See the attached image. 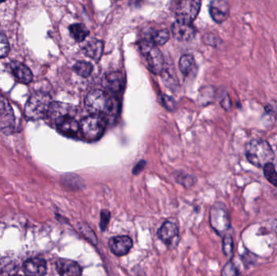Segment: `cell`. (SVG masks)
<instances>
[{
	"instance_id": "11",
	"label": "cell",
	"mask_w": 277,
	"mask_h": 276,
	"mask_svg": "<svg viewBox=\"0 0 277 276\" xmlns=\"http://www.w3.org/2000/svg\"><path fill=\"white\" fill-rule=\"evenodd\" d=\"M209 12L214 21L223 23L230 15V5L225 0H214L209 4Z\"/></svg>"
},
{
	"instance_id": "12",
	"label": "cell",
	"mask_w": 277,
	"mask_h": 276,
	"mask_svg": "<svg viewBox=\"0 0 277 276\" xmlns=\"http://www.w3.org/2000/svg\"><path fill=\"white\" fill-rule=\"evenodd\" d=\"M171 31H172L173 36L177 40L182 41H190L194 38L196 33V28L192 24H187L178 20L173 24Z\"/></svg>"
},
{
	"instance_id": "29",
	"label": "cell",
	"mask_w": 277,
	"mask_h": 276,
	"mask_svg": "<svg viewBox=\"0 0 277 276\" xmlns=\"http://www.w3.org/2000/svg\"><path fill=\"white\" fill-rule=\"evenodd\" d=\"M160 101L163 105L164 107L169 110H173L176 108V102L174 99L171 98L170 96L166 94H161L160 96Z\"/></svg>"
},
{
	"instance_id": "5",
	"label": "cell",
	"mask_w": 277,
	"mask_h": 276,
	"mask_svg": "<svg viewBox=\"0 0 277 276\" xmlns=\"http://www.w3.org/2000/svg\"><path fill=\"white\" fill-rule=\"evenodd\" d=\"M105 118L102 116L91 115L85 117L80 122L82 135L88 140H96L101 137L105 131Z\"/></svg>"
},
{
	"instance_id": "17",
	"label": "cell",
	"mask_w": 277,
	"mask_h": 276,
	"mask_svg": "<svg viewBox=\"0 0 277 276\" xmlns=\"http://www.w3.org/2000/svg\"><path fill=\"white\" fill-rule=\"evenodd\" d=\"M102 85L105 89L110 92H119L123 86V75L118 71L107 73L104 76Z\"/></svg>"
},
{
	"instance_id": "16",
	"label": "cell",
	"mask_w": 277,
	"mask_h": 276,
	"mask_svg": "<svg viewBox=\"0 0 277 276\" xmlns=\"http://www.w3.org/2000/svg\"><path fill=\"white\" fill-rule=\"evenodd\" d=\"M14 77L22 84H29L32 79V74L28 66L20 62L14 61L9 64Z\"/></svg>"
},
{
	"instance_id": "19",
	"label": "cell",
	"mask_w": 277,
	"mask_h": 276,
	"mask_svg": "<svg viewBox=\"0 0 277 276\" xmlns=\"http://www.w3.org/2000/svg\"><path fill=\"white\" fill-rule=\"evenodd\" d=\"M103 42L94 39L88 42L84 47V51L85 55L92 58L93 60L98 61L103 54Z\"/></svg>"
},
{
	"instance_id": "31",
	"label": "cell",
	"mask_w": 277,
	"mask_h": 276,
	"mask_svg": "<svg viewBox=\"0 0 277 276\" xmlns=\"http://www.w3.org/2000/svg\"><path fill=\"white\" fill-rule=\"evenodd\" d=\"M81 231L85 238L93 245L97 244V238L96 234L92 231V229L88 227V225H84L81 226Z\"/></svg>"
},
{
	"instance_id": "18",
	"label": "cell",
	"mask_w": 277,
	"mask_h": 276,
	"mask_svg": "<svg viewBox=\"0 0 277 276\" xmlns=\"http://www.w3.org/2000/svg\"><path fill=\"white\" fill-rule=\"evenodd\" d=\"M56 126L62 135L67 136H75L80 131V122H78L74 118H67Z\"/></svg>"
},
{
	"instance_id": "15",
	"label": "cell",
	"mask_w": 277,
	"mask_h": 276,
	"mask_svg": "<svg viewBox=\"0 0 277 276\" xmlns=\"http://www.w3.org/2000/svg\"><path fill=\"white\" fill-rule=\"evenodd\" d=\"M160 240L167 246H171L174 239L179 235V229L176 224L166 221L157 232Z\"/></svg>"
},
{
	"instance_id": "21",
	"label": "cell",
	"mask_w": 277,
	"mask_h": 276,
	"mask_svg": "<svg viewBox=\"0 0 277 276\" xmlns=\"http://www.w3.org/2000/svg\"><path fill=\"white\" fill-rule=\"evenodd\" d=\"M145 40L153 43V45H161L166 44L169 39H170V32L167 29H159V30H154L152 29L151 32L148 33V36L145 37Z\"/></svg>"
},
{
	"instance_id": "8",
	"label": "cell",
	"mask_w": 277,
	"mask_h": 276,
	"mask_svg": "<svg viewBox=\"0 0 277 276\" xmlns=\"http://www.w3.org/2000/svg\"><path fill=\"white\" fill-rule=\"evenodd\" d=\"M75 113L76 110L73 105L55 101L51 103L46 117H48L50 122L57 126L67 118H74Z\"/></svg>"
},
{
	"instance_id": "25",
	"label": "cell",
	"mask_w": 277,
	"mask_h": 276,
	"mask_svg": "<svg viewBox=\"0 0 277 276\" xmlns=\"http://www.w3.org/2000/svg\"><path fill=\"white\" fill-rule=\"evenodd\" d=\"M264 174L267 180L273 186H277V172L273 163H269L264 167Z\"/></svg>"
},
{
	"instance_id": "7",
	"label": "cell",
	"mask_w": 277,
	"mask_h": 276,
	"mask_svg": "<svg viewBox=\"0 0 277 276\" xmlns=\"http://www.w3.org/2000/svg\"><path fill=\"white\" fill-rule=\"evenodd\" d=\"M201 2L199 0H182L176 2L174 12L178 21L192 24L200 12Z\"/></svg>"
},
{
	"instance_id": "24",
	"label": "cell",
	"mask_w": 277,
	"mask_h": 276,
	"mask_svg": "<svg viewBox=\"0 0 277 276\" xmlns=\"http://www.w3.org/2000/svg\"><path fill=\"white\" fill-rule=\"evenodd\" d=\"M74 71L82 77H88L92 73V65L85 61H79L74 65Z\"/></svg>"
},
{
	"instance_id": "22",
	"label": "cell",
	"mask_w": 277,
	"mask_h": 276,
	"mask_svg": "<svg viewBox=\"0 0 277 276\" xmlns=\"http://www.w3.org/2000/svg\"><path fill=\"white\" fill-rule=\"evenodd\" d=\"M70 34L76 41H84L88 34V28L82 24H71L69 28Z\"/></svg>"
},
{
	"instance_id": "32",
	"label": "cell",
	"mask_w": 277,
	"mask_h": 276,
	"mask_svg": "<svg viewBox=\"0 0 277 276\" xmlns=\"http://www.w3.org/2000/svg\"><path fill=\"white\" fill-rule=\"evenodd\" d=\"M110 212L108 210H102L101 212V221H100V229L101 231L105 232L107 229L110 222Z\"/></svg>"
},
{
	"instance_id": "34",
	"label": "cell",
	"mask_w": 277,
	"mask_h": 276,
	"mask_svg": "<svg viewBox=\"0 0 277 276\" xmlns=\"http://www.w3.org/2000/svg\"><path fill=\"white\" fill-rule=\"evenodd\" d=\"M145 164H146V163H144V161H140V163H138L137 165H136V167L134 168L133 174H140V172L144 169Z\"/></svg>"
},
{
	"instance_id": "30",
	"label": "cell",
	"mask_w": 277,
	"mask_h": 276,
	"mask_svg": "<svg viewBox=\"0 0 277 276\" xmlns=\"http://www.w3.org/2000/svg\"><path fill=\"white\" fill-rule=\"evenodd\" d=\"M177 182L183 185L185 187H191L195 183V179L188 174H179L176 177Z\"/></svg>"
},
{
	"instance_id": "28",
	"label": "cell",
	"mask_w": 277,
	"mask_h": 276,
	"mask_svg": "<svg viewBox=\"0 0 277 276\" xmlns=\"http://www.w3.org/2000/svg\"><path fill=\"white\" fill-rule=\"evenodd\" d=\"M9 42L6 36L0 32V58L7 55L9 52Z\"/></svg>"
},
{
	"instance_id": "33",
	"label": "cell",
	"mask_w": 277,
	"mask_h": 276,
	"mask_svg": "<svg viewBox=\"0 0 277 276\" xmlns=\"http://www.w3.org/2000/svg\"><path fill=\"white\" fill-rule=\"evenodd\" d=\"M222 105L224 109H227V110L231 109V101H230V97L228 96L224 97L222 101Z\"/></svg>"
},
{
	"instance_id": "23",
	"label": "cell",
	"mask_w": 277,
	"mask_h": 276,
	"mask_svg": "<svg viewBox=\"0 0 277 276\" xmlns=\"http://www.w3.org/2000/svg\"><path fill=\"white\" fill-rule=\"evenodd\" d=\"M195 65H196L195 58L193 56L190 54L182 56L179 60V68L183 75H189L195 67Z\"/></svg>"
},
{
	"instance_id": "13",
	"label": "cell",
	"mask_w": 277,
	"mask_h": 276,
	"mask_svg": "<svg viewBox=\"0 0 277 276\" xmlns=\"http://www.w3.org/2000/svg\"><path fill=\"white\" fill-rule=\"evenodd\" d=\"M23 268L27 276H45L47 271L46 263L40 258L28 259L24 263Z\"/></svg>"
},
{
	"instance_id": "2",
	"label": "cell",
	"mask_w": 277,
	"mask_h": 276,
	"mask_svg": "<svg viewBox=\"0 0 277 276\" xmlns=\"http://www.w3.org/2000/svg\"><path fill=\"white\" fill-rule=\"evenodd\" d=\"M51 97L44 92H36L29 97L24 107V114L27 119L40 120L47 116L51 105Z\"/></svg>"
},
{
	"instance_id": "6",
	"label": "cell",
	"mask_w": 277,
	"mask_h": 276,
	"mask_svg": "<svg viewBox=\"0 0 277 276\" xmlns=\"http://www.w3.org/2000/svg\"><path fill=\"white\" fill-rule=\"evenodd\" d=\"M210 225L219 235H224L230 227V216L226 205L216 203L211 208L209 214Z\"/></svg>"
},
{
	"instance_id": "4",
	"label": "cell",
	"mask_w": 277,
	"mask_h": 276,
	"mask_svg": "<svg viewBox=\"0 0 277 276\" xmlns=\"http://www.w3.org/2000/svg\"><path fill=\"white\" fill-rule=\"evenodd\" d=\"M139 47L150 71L155 74L162 72L165 67V58L161 50L145 39L140 41Z\"/></svg>"
},
{
	"instance_id": "9",
	"label": "cell",
	"mask_w": 277,
	"mask_h": 276,
	"mask_svg": "<svg viewBox=\"0 0 277 276\" xmlns=\"http://www.w3.org/2000/svg\"><path fill=\"white\" fill-rule=\"evenodd\" d=\"M15 116L11 105L4 98L0 99V129L6 135L15 130Z\"/></svg>"
},
{
	"instance_id": "20",
	"label": "cell",
	"mask_w": 277,
	"mask_h": 276,
	"mask_svg": "<svg viewBox=\"0 0 277 276\" xmlns=\"http://www.w3.org/2000/svg\"><path fill=\"white\" fill-rule=\"evenodd\" d=\"M18 265L11 258L0 259V276H16Z\"/></svg>"
},
{
	"instance_id": "3",
	"label": "cell",
	"mask_w": 277,
	"mask_h": 276,
	"mask_svg": "<svg viewBox=\"0 0 277 276\" xmlns=\"http://www.w3.org/2000/svg\"><path fill=\"white\" fill-rule=\"evenodd\" d=\"M112 105L111 98L104 91H91L85 97V106L92 115L107 114L111 110Z\"/></svg>"
},
{
	"instance_id": "10",
	"label": "cell",
	"mask_w": 277,
	"mask_h": 276,
	"mask_svg": "<svg viewBox=\"0 0 277 276\" xmlns=\"http://www.w3.org/2000/svg\"><path fill=\"white\" fill-rule=\"evenodd\" d=\"M133 246L131 238L127 236H117L110 238L109 241V247L110 251L116 256H123L129 253Z\"/></svg>"
},
{
	"instance_id": "26",
	"label": "cell",
	"mask_w": 277,
	"mask_h": 276,
	"mask_svg": "<svg viewBox=\"0 0 277 276\" xmlns=\"http://www.w3.org/2000/svg\"><path fill=\"white\" fill-rule=\"evenodd\" d=\"M234 240L233 238L230 234H226L224 236L223 244H222V251H223L224 255L226 257H231L234 254Z\"/></svg>"
},
{
	"instance_id": "1",
	"label": "cell",
	"mask_w": 277,
	"mask_h": 276,
	"mask_svg": "<svg viewBox=\"0 0 277 276\" xmlns=\"http://www.w3.org/2000/svg\"><path fill=\"white\" fill-rule=\"evenodd\" d=\"M246 156L251 164L256 167H265L273 163L275 158L271 145L264 139H252L246 145Z\"/></svg>"
},
{
	"instance_id": "27",
	"label": "cell",
	"mask_w": 277,
	"mask_h": 276,
	"mask_svg": "<svg viewBox=\"0 0 277 276\" xmlns=\"http://www.w3.org/2000/svg\"><path fill=\"white\" fill-rule=\"evenodd\" d=\"M239 272L236 266L230 261L225 265L222 271V276H239Z\"/></svg>"
},
{
	"instance_id": "14",
	"label": "cell",
	"mask_w": 277,
	"mask_h": 276,
	"mask_svg": "<svg viewBox=\"0 0 277 276\" xmlns=\"http://www.w3.org/2000/svg\"><path fill=\"white\" fill-rule=\"evenodd\" d=\"M56 270L60 276H80L82 273L80 266L69 259H59L57 261Z\"/></svg>"
}]
</instances>
